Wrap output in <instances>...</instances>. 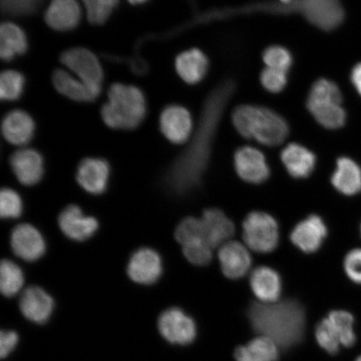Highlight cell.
<instances>
[{
    "instance_id": "cell-1",
    "label": "cell",
    "mask_w": 361,
    "mask_h": 361,
    "mask_svg": "<svg viewBox=\"0 0 361 361\" xmlns=\"http://www.w3.org/2000/svg\"><path fill=\"white\" fill-rule=\"evenodd\" d=\"M235 89V81L228 78L216 85L206 98L190 143L165 175L164 186L170 194L185 197L200 187L221 118Z\"/></svg>"
},
{
    "instance_id": "cell-2",
    "label": "cell",
    "mask_w": 361,
    "mask_h": 361,
    "mask_svg": "<svg viewBox=\"0 0 361 361\" xmlns=\"http://www.w3.org/2000/svg\"><path fill=\"white\" fill-rule=\"evenodd\" d=\"M252 327L273 340L279 347L290 348L305 336V311L295 300L263 303L255 302L247 310Z\"/></svg>"
},
{
    "instance_id": "cell-3",
    "label": "cell",
    "mask_w": 361,
    "mask_h": 361,
    "mask_svg": "<svg viewBox=\"0 0 361 361\" xmlns=\"http://www.w3.org/2000/svg\"><path fill=\"white\" fill-rule=\"evenodd\" d=\"M147 114V104L142 90L133 85L112 84L108 102L102 107L104 123L113 130H133L139 128Z\"/></svg>"
},
{
    "instance_id": "cell-4",
    "label": "cell",
    "mask_w": 361,
    "mask_h": 361,
    "mask_svg": "<svg viewBox=\"0 0 361 361\" xmlns=\"http://www.w3.org/2000/svg\"><path fill=\"white\" fill-rule=\"evenodd\" d=\"M232 121L242 137L254 138L264 146L281 145L290 133L286 120L264 106H239L233 112Z\"/></svg>"
},
{
    "instance_id": "cell-5",
    "label": "cell",
    "mask_w": 361,
    "mask_h": 361,
    "mask_svg": "<svg viewBox=\"0 0 361 361\" xmlns=\"http://www.w3.org/2000/svg\"><path fill=\"white\" fill-rule=\"evenodd\" d=\"M252 11L300 13L311 24L326 31L336 29L345 17L344 8L340 0H293L288 6L269 2L255 4L241 8L223 10V16L228 17L236 13Z\"/></svg>"
},
{
    "instance_id": "cell-6",
    "label": "cell",
    "mask_w": 361,
    "mask_h": 361,
    "mask_svg": "<svg viewBox=\"0 0 361 361\" xmlns=\"http://www.w3.org/2000/svg\"><path fill=\"white\" fill-rule=\"evenodd\" d=\"M342 94L332 80L319 79L311 87L307 98V109L323 128L336 130L346 121V112L342 107Z\"/></svg>"
},
{
    "instance_id": "cell-7",
    "label": "cell",
    "mask_w": 361,
    "mask_h": 361,
    "mask_svg": "<svg viewBox=\"0 0 361 361\" xmlns=\"http://www.w3.org/2000/svg\"><path fill=\"white\" fill-rule=\"evenodd\" d=\"M353 316L345 310H334L316 327L319 345L328 353L336 355L341 346L351 347L356 341Z\"/></svg>"
},
{
    "instance_id": "cell-8",
    "label": "cell",
    "mask_w": 361,
    "mask_h": 361,
    "mask_svg": "<svg viewBox=\"0 0 361 361\" xmlns=\"http://www.w3.org/2000/svg\"><path fill=\"white\" fill-rule=\"evenodd\" d=\"M243 238L248 247L260 254L276 250L279 243V224L272 215L255 211L243 224Z\"/></svg>"
},
{
    "instance_id": "cell-9",
    "label": "cell",
    "mask_w": 361,
    "mask_h": 361,
    "mask_svg": "<svg viewBox=\"0 0 361 361\" xmlns=\"http://www.w3.org/2000/svg\"><path fill=\"white\" fill-rule=\"evenodd\" d=\"M60 61L76 78L102 94L104 71L96 54L84 47L70 48L61 54Z\"/></svg>"
},
{
    "instance_id": "cell-10",
    "label": "cell",
    "mask_w": 361,
    "mask_h": 361,
    "mask_svg": "<svg viewBox=\"0 0 361 361\" xmlns=\"http://www.w3.org/2000/svg\"><path fill=\"white\" fill-rule=\"evenodd\" d=\"M158 329L162 337L171 344H190L197 335L195 322L183 310L173 307L162 312L158 319Z\"/></svg>"
},
{
    "instance_id": "cell-11",
    "label": "cell",
    "mask_w": 361,
    "mask_h": 361,
    "mask_svg": "<svg viewBox=\"0 0 361 361\" xmlns=\"http://www.w3.org/2000/svg\"><path fill=\"white\" fill-rule=\"evenodd\" d=\"M234 168L239 178L248 183H263L270 176V169L264 153L250 146L238 149L234 154Z\"/></svg>"
},
{
    "instance_id": "cell-12",
    "label": "cell",
    "mask_w": 361,
    "mask_h": 361,
    "mask_svg": "<svg viewBox=\"0 0 361 361\" xmlns=\"http://www.w3.org/2000/svg\"><path fill=\"white\" fill-rule=\"evenodd\" d=\"M160 130L164 137L173 144H183L192 133V119L186 108L169 105L162 110L159 119Z\"/></svg>"
},
{
    "instance_id": "cell-13",
    "label": "cell",
    "mask_w": 361,
    "mask_h": 361,
    "mask_svg": "<svg viewBox=\"0 0 361 361\" xmlns=\"http://www.w3.org/2000/svg\"><path fill=\"white\" fill-rule=\"evenodd\" d=\"M162 261L159 254L150 247H142L130 257L128 274L132 281L142 286H151L162 274Z\"/></svg>"
},
{
    "instance_id": "cell-14",
    "label": "cell",
    "mask_w": 361,
    "mask_h": 361,
    "mask_svg": "<svg viewBox=\"0 0 361 361\" xmlns=\"http://www.w3.org/2000/svg\"><path fill=\"white\" fill-rule=\"evenodd\" d=\"M11 245L18 258L27 262H35L42 258L47 250L42 233L33 225L21 224L13 229Z\"/></svg>"
},
{
    "instance_id": "cell-15",
    "label": "cell",
    "mask_w": 361,
    "mask_h": 361,
    "mask_svg": "<svg viewBox=\"0 0 361 361\" xmlns=\"http://www.w3.org/2000/svg\"><path fill=\"white\" fill-rule=\"evenodd\" d=\"M328 230L322 216L311 214L300 221L290 233L293 245L305 254H313L322 247Z\"/></svg>"
},
{
    "instance_id": "cell-16",
    "label": "cell",
    "mask_w": 361,
    "mask_h": 361,
    "mask_svg": "<svg viewBox=\"0 0 361 361\" xmlns=\"http://www.w3.org/2000/svg\"><path fill=\"white\" fill-rule=\"evenodd\" d=\"M58 224L68 238L78 242L87 240L99 228L98 221L92 216L85 215L76 205L66 207L59 215Z\"/></svg>"
},
{
    "instance_id": "cell-17",
    "label": "cell",
    "mask_w": 361,
    "mask_h": 361,
    "mask_svg": "<svg viewBox=\"0 0 361 361\" xmlns=\"http://www.w3.org/2000/svg\"><path fill=\"white\" fill-rule=\"evenodd\" d=\"M10 164L13 174L25 186H34L42 179L44 159L35 149L22 147L13 152Z\"/></svg>"
},
{
    "instance_id": "cell-18",
    "label": "cell",
    "mask_w": 361,
    "mask_h": 361,
    "mask_svg": "<svg viewBox=\"0 0 361 361\" xmlns=\"http://www.w3.org/2000/svg\"><path fill=\"white\" fill-rule=\"evenodd\" d=\"M55 302L49 293L38 286H30L22 292L20 310L30 322L42 324L52 315Z\"/></svg>"
},
{
    "instance_id": "cell-19",
    "label": "cell",
    "mask_w": 361,
    "mask_h": 361,
    "mask_svg": "<svg viewBox=\"0 0 361 361\" xmlns=\"http://www.w3.org/2000/svg\"><path fill=\"white\" fill-rule=\"evenodd\" d=\"M109 176L110 166L102 158H85L76 171V180L80 186L93 195H99L106 191Z\"/></svg>"
},
{
    "instance_id": "cell-20",
    "label": "cell",
    "mask_w": 361,
    "mask_h": 361,
    "mask_svg": "<svg viewBox=\"0 0 361 361\" xmlns=\"http://www.w3.org/2000/svg\"><path fill=\"white\" fill-rule=\"evenodd\" d=\"M81 17L78 0H51L44 12V20L53 30L68 32L78 28Z\"/></svg>"
},
{
    "instance_id": "cell-21",
    "label": "cell",
    "mask_w": 361,
    "mask_h": 361,
    "mask_svg": "<svg viewBox=\"0 0 361 361\" xmlns=\"http://www.w3.org/2000/svg\"><path fill=\"white\" fill-rule=\"evenodd\" d=\"M1 129L4 137L8 143L25 147L34 137L35 123L30 113L16 109L4 116Z\"/></svg>"
},
{
    "instance_id": "cell-22",
    "label": "cell",
    "mask_w": 361,
    "mask_h": 361,
    "mask_svg": "<svg viewBox=\"0 0 361 361\" xmlns=\"http://www.w3.org/2000/svg\"><path fill=\"white\" fill-rule=\"evenodd\" d=\"M219 259L223 274L231 279L245 277L252 265L247 248L238 241H230L220 247Z\"/></svg>"
},
{
    "instance_id": "cell-23",
    "label": "cell",
    "mask_w": 361,
    "mask_h": 361,
    "mask_svg": "<svg viewBox=\"0 0 361 361\" xmlns=\"http://www.w3.org/2000/svg\"><path fill=\"white\" fill-rule=\"evenodd\" d=\"M206 241L212 247L224 245L235 232L233 221L219 209H209L202 216Z\"/></svg>"
},
{
    "instance_id": "cell-24",
    "label": "cell",
    "mask_w": 361,
    "mask_h": 361,
    "mask_svg": "<svg viewBox=\"0 0 361 361\" xmlns=\"http://www.w3.org/2000/svg\"><path fill=\"white\" fill-rule=\"evenodd\" d=\"M52 83L54 87L62 96L76 102H94L101 94L61 68L53 71Z\"/></svg>"
},
{
    "instance_id": "cell-25",
    "label": "cell",
    "mask_w": 361,
    "mask_h": 361,
    "mask_svg": "<svg viewBox=\"0 0 361 361\" xmlns=\"http://www.w3.org/2000/svg\"><path fill=\"white\" fill-rule=\"evenodd\" d=\"M281 160L292 178L304 179L314 173L316 157L310 149L299 143H290L281 152Z\"/></svg>"
},
{
    "instance_id": "cell-26",
    "label": "cell",
    "mask_w": 361,
    "mask_h": 361,
    "mask_svg": "<svg viewBox=\"0 0 361 361\" xmlns=\"http://www.w3.org/2000/svg\"><path fill=\"white\" fill-rule=\"evenodd\" d=\"M252 291L263 303H274L282 292V279L276 270L269 266H259L250 276Z\"/></svg>"
},
{
    "instance_id": "cell-27",
    "label": "cell",
    "mask_w": 361,
    "mask_h": 361,
    "mask_svg": "<svg viewBox=\"0 0 361 361\" xmlns=\"http://www.w3.org/2000/svg\"><path fill=\"white\" fill-rule=\"evenodd\" d=\"M209 66V59L197 48L179 54L175 61L177 73L180 79L189 85L200 82L205 78Z\"/></svg>"
},
{
    "instance_id": "cell-28",
    "label": "cell",
    "mask_w": 361,
    "mask_h": 361,
    "mask_svg": "<svg viewBox=\"0 0 361 361\" xmlns=\"http://www.w3.org/2000/svg\"><path fill=\"white\" fill-rule=\"evenodd\" d=\"M29 42L25 30L11 21L2 23L0 27V57L10 62L28 51Z\"/></svg>"
},
{
    "instance_id": "cell-29",
    "label": "cell",
    "mask_w": 361,
    "mask_h": 361,
    "mask_svg": "<svg viewBox=\"0 0 361 361\" xmlns=\"http://www.w3.org/2000/svg\"><path fill=\"white\" fill-rule=\"evenodd\" d=\"M334 188L346 196H353L361 191V169L349 157L338 158L336 169L331 177Z\"/></svg>"
},
{
    "instance_id": "cell-30",
    "label": "cell",
    "mask_w": 361,
    "mask_h": 361,
    "mask_svg": "<svg viewBox=\"0 0 361 361\" xmlns=\"http://www.w3.org/2000/svg\"><path fill=\"white\" fill-rule=\"evenodd\" d=\"M25 284V276L20 266L10 259H4L0 265V290L4 296L18 295Z\"/></svg>"
},
{
    "instance_id": "cell-31",
    "label": "cell",
    "mask_w": 361,
    "mask_h": 361,
    "mask_svg": "<svg viewBox=\"0 0 361 361\" xmlns=\"http://www.w3.org/2000/svg\"><path fill=\"white\" fill-rule=\"evenodd\" d=\"M26 80L21 72L6 70L0 75V98L3 102L19 100L24 93Z\"/></svg>"
},
{
    "instance_id": "cell-32",
    "label": "cell",
    "mask_w": 361,
    "mask_h": 361,
    "mask_svg": "<svg viewBox=\"0 0 361 361\" xmlns=\"http://www.w3.org/2000/svg\"><path fill=\"white\" fill-rule=\"evenodd\" d=\"M120 0H82L90 25L100 26L109 20Z\"/></svg>"
},
{
    "instance_id": "cell-33",
    "label": "cell",
    "mask_w": 361,
    "mask_h": 361,
    "mask_svg": "<svg viewBox=\"0 0 361 361\" xmlns=\"http://www.w3.org/2000/svg\"><path fill=\"white\" fill-rule=\"evenodd\" d=\"M44 0H0L3 16L11 18L35 15L42 8Z\"/></svg>"
},
{
    "instance_id": "cell-34",
    "label": "cell",
    "mask_w": 361,
    "mask_h": 361,
    "mask_svg": "<svg viewBox=\"0 0 361 361\" xmlns=\"http://www.w3.org/2000/svg\"><path fill=\"white\" fill-rule=\"evenodd\" d=\"M182 247L185 258L193 265L206 266L213 259V247L203 239L185 243Z\"/></svg>"
},
{
    "instance_id": "cell-35",
    "label": "cell",
    "mask_w": 361,
    "mask_h": 361,
    "mask_svg": "<svg viewBox=\"0 0 361 361\" xmlns=\"http://www.w3.org/2000/svg\"><path fill=\"white\" fill-rule=\"evenodd\" d=\"M175 238L180 246L189 242L203 239L206 241L201 219L188 216L180 221L175 230Z\"/></svg>"
},
{
    "instance_id": "cell-36",
    "label": "cell",
    "mask_w": 361,
    "mask_h": 361,
    "mask_svg": "<svg viewBox=\"0 0 361 361\" xmlns=\"http://www.w3.org/2000/svg\"><path fill=\"white\" fill-rule=\"evenodd\" d=\"M23 203L19 193L11 188H3L0 192V215L4 219L20 218Z\"/></svg>"
},
{
    "instance_id": "cell-37",
    "label": "cell",
    "mask_w": 361,
    "mask_h": 361,
    "mask_svg": "<svg viewBox=\"0 0 361 361\" xmlns=\"http://www.w3.org/2000/svg\"><path fill=\"white\" fill-rule=\"evenodd\" d=\"M263 60L266 66L273 69L288 71L293 65V56L288 49L281 45H272L265 49Z\"/></svg>"
},
{
    "instance_id": "cell-38",
    "label": "cell",
    "mask_w": 361,
    "mask_h": 361,
    "mask_svg": "<svg viewBox=\"0 0 361 361\" xmlns=\"http://www.w3.org/2000/svg\"><path fill=\"white\" fill-rule=\"evenodd\" d=\"M260 81L265 90L271 93H279L286 87L288 84L287 72L265 68L262 71Z\"/></svg>"
},
{
    "instance_id": "cell-39",
    "label": "cell",
    "mask_w": 361,
    "mask_h": 361,
    "mask_svg": "<svg viewBox=\"0 0 361 361\" xmlns=\"http://www.w3.org/2000/svg\"><path fill=\"white\" fill-rule=\"evenodd\" d=\"M344 268L350 281L361 284V250L356 248L348 252L344 261Z\"/></svg>"
},
{
    "instance_id": "cell-40",
    "label": "cell",
    "mask_w": 361,
    "mask_h": 361,
    "mask_svg": "<svg viewBox=\"0 0 361 361\" xmlns=\"http://www.w3.org/2000/svg\"><path fill=\"white\" fill-rule=\"evenodd\" d=\"M19 342V336L15 331H3L0 334V356L2 359L8 357L16 349Z\"/></svg>"
},
{
    "instance_id": "cell-41",
    "label": "cell",
    "mask_w": 361,
    "mask_h": 361,
    "mask_svg": "<svg viewBox=\"0 0 361 361\" xmlns=\"http://www.w3.org/2000/svg\"><path fill=\"white\" fill-rule=\"evenodd\" d=\"M234 356L237 361H266L263 356L251 349L247 345L238 347Z\"/></svg>"
},
{
    "instance_id": "cell-42",
    "label": "cell",
    "mask_w": 361,
    "mask_h": 361,
    "mask_svg": "<svg viewBox=\"0 0 361 361\" xmlns=\"http://www.w3.org/2000/svg\"><path fill=\"white\" fill-rule=\"evenodd\" d=\"M351 81L361 96V63L356 65L351 72Z\"/></svg>"
},
{
    "instance_id": "cell-43",
    "label": "cell",
    "mask_w": 361,
    "mask_h": 361,
    "mask_svg": "<svg viewBox=\"0 0 361 361\" xmlns=\"http://www.w3.org/2000/svg\"><path fill=\"white\" fill-rule=\"evenodd\" d=\"M128 1L133 6H140V4L147 3L149 0H128Z\"/></svg>"
},
{
    "instance_id": "cell-44",
    "label": "cell",
    "mask_w": 361,
    "mask_h": 361,
    "mask_svg": "<svg viewBox=\"0 0 361 361\" xmlns=\"http://www.w3.org/2000/svg\"><path fill=\"white\" fill-rule=\"evenodd\" d=\"M293 0H281V4H283V6H288V4H291Z\"/></svg>"
},
{
    "instance_id": "cell-45",
    "label": "cell",
    "mask_w": 361,
    "mask_h": 361,
    "mask_svg": "<svg viewBox=\"0 0 361 361\" xmlns=\"http://www.w3.org/2000/svg\"><path fill=\"white\" fill-rule=\"evenodd\" d=\"M355 361H361V355L360 356V357H358L357 359L355 360Z\"/></svg>"
}]
</instances>
